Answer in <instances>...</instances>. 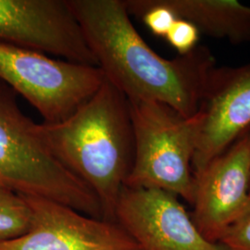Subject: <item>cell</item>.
Wrapping results in <instances>:
<instances>
[{
  "label": "cell",
  "mask_w": 250,
  "mask_h": 250,
  "mask_svg": "<svg viewBox=\"0 0 250 250\" xmlns=\"http://www.w3.org/2000/svg\"><path fill=\"white\" fill-rule=\"evenodd\" d=\"M219 243L229 250H250V216L228 229Z\"/></svg>",
  "instance_id": "cell-14"
},
{
  "label": "cell",
  "mask_w": 250,
  "mask_h": 250,
  "mask_svg": "<svg viewBox=\"0 0 250 250\" xmlns=\"http://www.w3.org/2000/svg\"><path fill=\"white\" fill-rule=\"evenodd\" d=\"M23 197L32 209V226L17 239L0 242V250H142L116 222L53 200Z\"/></svg>",
  "instance_id": "cell-9"
},
{
  "label": "cell",
  "mask_w": 250,
  "mask_h": 250,
  "mask_svg": "<svg viewBox=\"0 0 250 250\" xmlns=\"http://www.w3.org/2000/svg\"><path fill=\"white\" fill-rule=\"evenodd\" d=\"M0 80L26 99L43 117L44 124H57L96 94L105 74L98 66L0 42Z\"/></svg>",
  "instance_id": "cell-5"
},
{
  "label": "cell",
  "mask_w": 250,
  "mask_h": 250,
  "mask_svg": "<svg viewBox=\"0 0 250 250\" xmlns=\"http://www.w3.org/2000/svg\"><path fill=\"white\" fill-rule=\"evenodd\" d=\"M193 174L202 170L250 129V63L216 67L197 113Z\"/></svg>",
  "instance_id": "cell-10"
},
{
  "label": "cell",
  "mask_w": 250,
  "mask_h": 250,
  "mask_svg": "<svg viewBox=\"0 0 250 250\" xmlns=\"http://www.w3.org/2000/svg\"><path fill=\"white\" fill-rule=\"evenodd\" d=\"M180 19L200 34L227 39L234 45L250 42V7L236 0H164Z\"/></svg>",
  "instance_id": "cell-11"
},
{
  "label": "cell",
  "mask_w": 250,
  "mask_h": 250,
  "mask_svg": "<svg viewBox=\"0 0 250 250\" xmlns=\"http://www.w3.org/2000/svg\"><path fill=\"white\" fill-rule=\"evenodd\" d=\"M105 77L128 100L156 101L183 116L197 113L214 56L204 45L167 60L139 35L125 0H68Z\"/></svg>",
  "instance_id": "cell-1"
},
{
  "label": "cell",
  "mask_w": 250,
  "mask_h": 250,
  "mask_svg": "<svg viewBox=\"0 0 250 250\" xmlns=\"http://www.w3.org/2000/svg\"><path fill=\"white\" fill-rule=\"evenodd\" d=\"M129 104L134 159L125 187L158 188L192 204L197 114L183 116L172 107L156 101L129 100Z\"/></svg>",
  "instance_id": "cell-4"
},
{
  "label": "cell",
  "mask_w": 250,
  "mask_h": 250,
  "mask_svg": "<svg viewBox=\"0 0 250 250\" xmlns=\"http://www.w3.org/2000/svg\"><path fill=\"white\" fill-rule=\"evenodd\" d=\"M0 42L98 66L68 0H0Z\"/></svg>",
  "instance_id": "cell-7"
},
{
  "label": "cell",
  "mask_w": 250,
  "mask_h": 250,
  "mask_svg": "<svg viewBox=\"0 0 250 250\" xmlns=\"http://www.w3.org/2000/svg\"><path fill=\"white\" fill-rule=\"evenodd\" d=\"M18 94L0 80V188L42 197L102 219L99 200L50 149L42 132L21 110Z\"/></svg>",
  "instance_id": "cell-3"
},
{
  "label": "cell",
  "mask_w": 250,
  "mask_h": 250,
  "mask_svg": "<svg viewBox=\"0 0 250 250\" xmlns=\"http://www.w3.org/2000/svg\"><path fill=\"white\" fill-rule=\"evenodd\" d=\"M41 127L57 159L94 192L103 219L115 222L117 202L134 159L128 99L105 77L71 116Z\"/></svg>",
  "instance_id": "cell-2"
},
{
  "label": "cell",
  "mask_w": 250,
  "mask_h": 250,
  "mask_svg": "<svg viewBox=\"0 0 250 250\" xmlns=\"http://www.w3.org/2000/svg\"><path fill=\"white\" fill-rule=\"evenodd\" d=\"M199 36L198 29L192 22L178 18L170 27L165 38L179 55H186L198 45Z\"/></svg>",
  "instance_id": "cell-13"
},
{
  "label": "cell",
  "mask_w": 250,
  "mask_h": 250,
  "mask_svg": "<svg viewBox=\"0 0 250 250\" xmlns=\"http://www.w3.org/2000/svg\"><path fill=\"white\" fill-rule=\"evenodd\" d=\"M115 222L142 250H229L199 232L178 197L158 188L124 187Z\"/></svg>",
  "instance_id": "cell-8"
},
{
  "label": "cell",
  "mask_w": 250,
  "mask_h": 250,
  "mask_svg": "<svg viewBox=\"0 0 250 250\" xmlns=\"http://www.w3.org/2000/svg\"><path fill=\"white\" fill-rule=\"evenodd\" d=\"M194 175L193 222L209 241L250 216V129Z\"/></svg>",
  "instance_id": "cell-6"
},
{
  "label": "cell",
  "mask_w": 250,
  "mask_h": 250,
  "mask_svg": "<svg viewBox=\"0 0 250 250\" xmlns=\"http://www.w3.org/2000/svg\"><path fill=\"white\" fill-rule=\"evenodd\" d=\"M32 209L25 197L0 188V242L14 240L29 232Z\"/></svg>",
  "instance_id": "cell-12"
}]
</instances>
